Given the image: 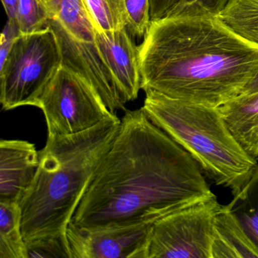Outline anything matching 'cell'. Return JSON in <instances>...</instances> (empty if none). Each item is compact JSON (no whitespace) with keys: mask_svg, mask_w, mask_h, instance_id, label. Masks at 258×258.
<instances>
[{"mask_svg":"<svg viewBox=\"0 0 258 258\" xmlns=\"http://www.w3.org/2000/svg\"><path fill=\"white\" fill-rule=\"evenodd\" d=\"M214 196L185 149L142 108L126 110L70 223L79 228L155 223Z\"/></svg>","mask_w":258,"mask_h":258,"instance_id":"6da1fadb","label":"cell"},{"mask_svg":"<svg viewBox=\"0 0 258 258\" xmlns=\"http://www.w3.org/2000/svg\"><path fill=\"white\" fill-rule=\"evenodd\" d=\"M140 56L142 90L216 108L258 72V46L209 13L179 12L151 22Z\"/></svg>","mask_w":258,"mask_h":258,"instance_id":"7a4b0ae2","label":"cell"},{"mask_svg":"<svg viewBox=\"0 0 258 258\" xmlns=\"http://www.w3.org/2000/svg\"><path fill=\"white\" fill-rule=\"evenodd\" d=\"M120 124L116 115L80 134L47 137L34 182L20 202L28 258H71L68 227Z\"/></svg>","mask_w":258,"mask_h":258,"instance_id":"3957f363","label":"cell"},{"mask_svg":"<svg viewBox=\"0 0 258 258\" xmlns=\"http://www.w3.org/2000/svg\"><path fill=\"white\" fill-rule=\"evenodd\" d=\"M142 109L156 126L185 149L204 174L233 196L247 183L258 165L234 138L218 108L145 91Z\"/></svg>","mask_w":258,"mask_h":258,"instance_id":"277c9868","label":"cell"},{"mask_svg":"<svg viewBox=\"0 0 258 258\" xmlns=\"http://www.w3.org/2000/svg\"><path fill=\"white\" fill-rule=\"evenodd\" d=\"M61 66L59 45L49 26L34 34H20L0 67L3 109L38 108L45 89Z\"/></svg>","mask_w":258,"mask_h":258,"instance_id":"5b68a950","label":"cell"},{"mask_svg":"<svg viewBox=\"0 0 258 258\" xmlns=\"http://www.w3.org/2000/svg\"><path fill=\"white\" fill-rule=\"evenodd\" d=\"M38 108L48 137L80 134L116 116L85 78L63 66L45 89Z\"/></svg>","mask_w":258,"mask_h":258,"instance_id":"8992f818","label":"cell"},{"mask_svg":"<svg viewBox=\"0 0 258 258\" xmlns=\"http://www.w3.org/2000/svg\"><path fill=\"white\" fill-rule=\"evenodd\" d=\"M217 196L175 211L155 222L149 258H211Z\"/></svg>","mask_w":258,"mask_h":258,"instance_id":"52a82bcc","label":"cell"},{"mask_svg":"<svg viewBox=\"0 0 258 258\" xmlns=\"http://www.w3.org/2000/svg\"><path fill=\"white\" fill-rule=\"evenodd\" d=\"M154 223L109 225L66 232L71 258H149Z\"/></svg>","mask_w":258,"mask_h":258,"instance_id":"ba28073f","label":"cell"},{"mask_svg":"<svg viewBox=\"0 0 258 258\" xmlns=\"http://www.w3.org/2000/svg\"><path fill=\"white\" fill-rule=\"evenodd\" d=\"M47 26L52 30L58 40L62 66L85 78L113 114H116L117 110L126 111L115 80L102 59L96 43L77 40L57 19H49Z\"/></svg>","mask_w":258,"mask_h":258,"instance_id":"9c48e42d","label":"cell"},{"mask_svg":"<svg viewBox=\"0 0 258 258\" xmlns=\"http://www.w3.org/2000/svg\"><path fill=\"white\" fill-rule=\"evenodd\" d=\"M96 46L111 71L123 103L134 101L141 90L140 46L130 37L126 28L96 32Z\"/></svg>","mask_w":258,"mask_h":258,"instance_id":"30bf717a","label":"cell"},{"mask_svg":"<svg viewBox=\"0 0 258 258\" xmlns=\"http://www.w3.org/2000/svg\"><path fill=\"white\" fill-rule=\"evenodd\" d=\"M40 158L35 145L25 140L0 142V202L20 203L34 182Z\"/></svg>","mask_w":258,"mask_h":258,"instance_id":"8fae6325","label":"cell"},{"mask_svg":"<svg viewBox=\"0 0 258 258\" xmlns=\"http://www.w3.org/2000/svg\"><path fill=\"white\" fill-rule=\"evenodd\" d=\"M218 108L234 138L257 161L258 92L238 95Z\"/></svg>","mask_w":258,"mask_h":258,"instance_id":"7c38bea8","label":"cell"},{"mask_svg":"<svg viewBox=\"0 0 258 258\" xmlns=\"http://www.w3.org/2000/svg\"><path fill=\"white\" fill-rule=\"evenodd\" d=\"M211 258H258L257 247L228 205H221L216 215Z\"/></svg>","mask_w":258,"mask_h":258,"instance_id":"4fadbf2b","label":"cell"},{"mask_svg":"<svg viewBox=\"0 0 258 258\" xmlns=\"http://www.w3.org/2000/svg\"><path fill=\"white\" fill-rule=\"evenodd\" d=\"M49 19H55L77 40L96 43V26L85 0H41Z\"/></svg>","mask_w":258,"mask_h":258,"instance_id":"5bb4252c","label":"cell"},{"mask_svg":"<svg viewBox=\"0 0 258 258\" xmlns=\"http://www.w3.org/2000/svg\"><path fill=\"white\" fill-rule=\"evenodd\" d=\"M18 202H0V258H28Z\"/></svg>","mask_w":258,"mask_h":258,"instance_id":"9a60e30c","label":"cell"},{"mask_svg":"<svg viewBox=\"0 0 258 258\" xmlns=\"http://www.w3.org/2000/svg\"><path fill=\"white\" fill-rule=\"evenodd\" d=\"M217 16L235 34L258 46V0H228Z\"/></svg>","mask_w":258,"mask_h":258,"instance_id":"2e32d148","label":"cell"},{"mask_svg":"<svg viewBox=\"0 0 258 258\" xmlns=\"http://www.w3.org/2000/svg\"><path fill=\"white\" fill-rule=\"evenodd\" d=\"M227 205L258 248V165L250 180Z\"/></svg>","mask_w":258,"mask_h":258,"instance_id":"e0dca14e","label":"cell"},{"mask_svg":"<svg viewBox=\"0 0 258 258\" xmlns=\"http://www.w3.org/2000/svg\"><path fill=\"white\" fill-rule=\"evenodd\" d=\"M97 31H114L126 28L124 0H85Z\"/></svg>","mask_w":258,"mask_h":258,"instance_id":"ac0fdd59","label":"cell"},{"mask_svg":"<svg viewBox=\"0 0 258 258\" xmlns=\"http://www.w3.org/2000/svg\"><path fill=\"white\" fill-rule=\"evenodd\" d=\"M49 13L41 0H20L17 24L20 34H34L47 26Z\"/></svg>","mask_w":258,"mask_h":258,"instance_id":"d6986e66","label":"cell"},{"mask_svg":"<svg viewBox=\"0 0 258 258\" xmlns=\"http://www.w3.org/2000/svg\"><path fill=\"white\" fill-rule=\"evenodd\" d=\"M126 29L135 37H144L150 26V0H124Z\"/></svg>","mask_w":258,"mask_h":258,"instance_id":"ffe728a7","label":"cell"},{"mask_svg":"<svg viewBox=\"0 0 258 258\" xmlns=\"http://www.w3.org/2000/svg\"><path fill=\"white\" fill-rule=\"evenodd\" d=\"M227 2L228 0H182V2L172 14L179 12H188L209 13L217 16Z\"/></svg>","mask_w":258,"mask_h":258,"instance_id":"44dd1931","label":"cell"},{"mask_svg":"<svg viewBox=\"0 0 258 258\" xmlns=\"http://www.w3.org/2000/svg\"><path fill=\"white\" fill-rule=\"evenodd\" d=\"M20 36L17 21L10 20L6 24L4 31L1 34L0 41V67L4 64L9 54L11 52L15 42Z\"/></svg>","mask_w":258,"mask_h":258,"instance_id":"7402d4cb","label":"cell"},{"mask_svg":"<svg viewBox=\"0 0 258 258\" xmlns=\"http://www.w3.org/2000/svg\"><path fill=\"white\" fill-rule=\"evenodd\" d=\"M182 0H150V20H159L170 16Z\"/></svg>","mask_w":258,"mask_h":258,"instance_id":"603a6c76","label":"cell"},{"mask_svg":"<svg viewBox=\"0 0 258 258\" xmlns=\"http://www.w3.org/2000/svg\"><path fill=\"white\" fill-rule=\"evenodd\" d=\"M20 0H2L4 10L10 20H16Z\"/></svg>","mask_w":258,"mask_h":258,"instance_id":"cb8c5ba5","label":"cell"},{"mask_svg":"<svg viewBox=\"0 0 258 258\" xmlns=\"http://www.w3.org/2000/svg\"><path fill=\"white\" fill-rule=\"evenodd\" d=\"M258 92V72L255 76L247 83L240 95L252 94Z\"/></svg>","mask_w":258,"mask_h":258,"instance_id":"d4e9b609","label":"cell"},{"mask_svg":"<svg viewBox=\"0 0 258 258\" xmlns=\"http://www.w3.org/2000/svg\"><path fill=\"white\" fill-rule=\"evenodd\" d=\"M257 161H258V159H257Z\"/></svg>","mask_w":258,"mask_h":258,"instance_id":"484cf974","label":"cell"}]
</instances>
